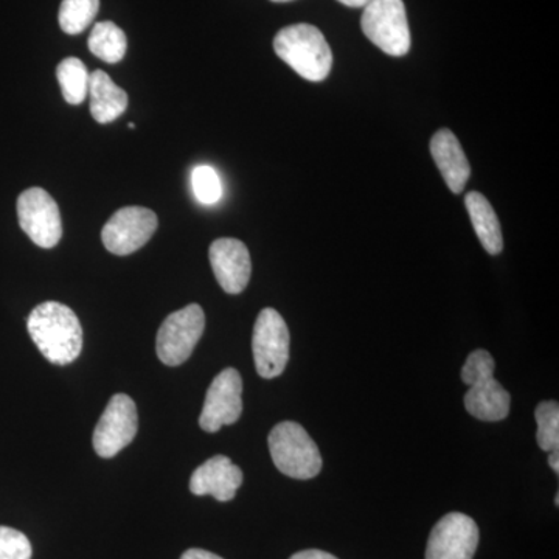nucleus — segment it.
I'll return each instance as SVG.
<instances>
[{
    "label": "nucleus",
    "instance_id": "nucleus-8",
    "mask_svg": "<svg viewBox=\"0 0 559 559\" xmlns=\"http://www.w3.org/2000/svg\"><path fill=\"white\" fill-rule=\"evenodd\" d=\"M138 406L131 396L119 393L109 400L108 406L94 430V450L102 459H112L138 436Z\"/></svg>",
    "mask_w": 559,
    "mask_h": 559
},
{
    "label": "nucleus",
    "instance_id": "nucleus-2",
    "mask_svg": "<svg viewBox=\"0 0 559 559\" xmlns=\"http://www.w3.org/2000/svg\"><path fill=\"white\" fill-rule=\"evenodd\" d=\"M274 50L280 60L312 83L325 80L333 68L329 43L314 25L296 24L283 28L275 36Z\"/></svg>",
    "mask_w": 559,
    "mask_h": 559
},
{
    "label": "nucleus",
    "instance_id": "nucleus-18",
    "mask_svg": "<svg viewBox=\"0 0 559 559\" xmlns=\"http://www.w3.org/2000/svg\"><path fill=\"white\" fill-rule=\"evenodd\" d=\"M87 46L95 57L108 64H116L127 55L128 39L119 25L105 21L94 25L90 39H87Z\"/></svg>",
    "mask_w": 559,
    "mask_h": 559
},
{
    "label": "nucleus",
    "instance_id": "nucleus-20",
    "mask_svg": "<svg viewBox=\"0 0 559 559\" xmlns=\"http://www.w3.org/2000/svg\"><path fill=\"white\" fill-rule=\"evenodd\" d=\"M100 10V0H62L60 7L61 31L68 35H80L86 31Z\"/></svg>",
    "mask_w": 559,
    "mask_h": 559
},
{
    "label": "nucleus",
    "instance_id": "nucleus-25",
    "mask_svg": "<svg viewBox=\"0 0 559 559\" xmlns=\"http://www.w3.org/2000/svg\"><path fill=\"white\" fill-rule=\"evenodd\" d=\"M180 559H223L218 555L212 554V551L202 549H190L180 557Z\"/></svg>",
    "mask_w": 559,
    "mask_h": 559
},
{
    "label": "nucleus",
    "instance_id": "nucleus-26",
    "mask_svg": "<svg viewBox=\"0 0 559 559\" xmlns=\"http://www.w3.org/2000/svg\"><path fill=\"white\" fill-rule=\"evenodd\" d=\"M337 2L344 3V5L352 7V9H364L370 0H337Z\"/></svg>",
    "mask_w": 559,
    "mask_h": 559
},
{
    "label": "nucleus",
    "instance_id": "nucleus-27",
    "mask_svg": "<svg viewBox=\"0 0 559 559\" xmlns=\"http://www.w3.org/2000/svg\"><path fill=\"white\" fill-rule=\"evenodd\" d=\"M559 450H555V451H551L550 452V455H549V465H550V468L555 471V473L558 474V471H559Z\"/></svg>",
    "mask_w": 559,
    "mask_h": 559
},
{
    "label": "nucleus",
    "instance_id": "nucleus-12",
    "mask_svg": "<svg viewBox=\"0 0 559 559\" xmlns=\"http://www.w3.org/2000/svg\"><path fill=\"white\" fill-rule=\"evenodd\" d=\"M242 414V380L238 370L226 369L212 381L202 407L200 426L209 433L235 425Z\"/></svg>",
    "mask_w": 559,
    "mask_h": 559
},
{
    "label": "nucleus",
    "instance_id": "nucleus-22",
    "mask_svg": "<svg viewBox=\"0 0 559 559\" xmlns=\"http://www.w3.org/2000/svg\"><path fill=\"white\" fill-rule=\"evenodd\" d=\"M191 187L202 204H215L223 193L218 173L207 165L194 168L191 173Z\"/></svg>",
    "mask_w": 559,
    "mask_h": 559
},
{
    "label": "nucleus",
    "instance_id": "nucleus-5",
    "mask_svg": "<svg viewBox=\"0 0 559 559\" xmlns=\"http://www.w3.org/2000/svg\"><path fill=\"white\" fill-rule=\"evenodd\" d=\"M364 35L390 57L411 50V31L403 0H370L360 20Z\"/></svg>",
    "mask_w": 559,
    "mask_h": 559
},
{
    "label": "nucleus",
    "instance_id": "nucleus-21",
    "mask_svg": "<svg viewBox=\"0 0 559 559\" xmlns=\"http://www.w3.org/2000/svg\"><path fill=\"white\" fill-rule=\"evenodd\" d=\"M538 432L536 440L540 450L551 452L559 450V404L558 401H543L535 411Z\"/></svg>",
    "mask_w": 559,
    "mask_h": 559
},
{
    "label": "nucleus",
    "instance_id": "nucleus-13",
    "mask_svg": "<svg viewBox=\"0 0 559 559\" xmlns=\"http://www.w3.org/2000/svg\"><path fill=\"white\" fill-rule=\"evenodd\" d=\"M213 274L227 294H240L249 285L252 261L245 242L235 238H219L209 250Z\"/></svg>",
    "mask_w": 559,
    "mask_h": 559
},
{
    "label": "nucleus",
    "instance_id": "nucleus-10",
    "mask_svg": "<svg viewBox=\"0 0 559 559\" xmlns=\"http://www.w3.org/2000/svg\"><path fill=\"white\" fill-rule=\"evenodd\" d=\"M157 215L145 207L117 210L102 230V241L110 253L130 255L143 248L157 230Z\"/></svg>",
    "mask_w": 559,
    "mask_h": 559
},
{
    "label": "nucleus",
    "instance_id": "nucleus-7",
    "mask_svg": "<svg viewBox=\"0 0 559 559\" xmlns=\"http://www.w3.org/2000/svg\"><path fill=\"white\" fill-rule=\"evenodd\" d=\"M290 336L285 319L274 308H264L253 326L252 352L257 373L264 380L277 378L289 360Z\"/></svg>",
    "mask_w": 559,
    "mask_h": 559
},
{
    "label": "nucleus",
    "instance_id": "nucleus-16",
    "mask_svg": "<svg viewBox=\"0 0 559 559\" xmlns=\"http://www.w3.org/2000/svg\"><path fill=\"white\" fill-rule=\"evenodd\" d=\"M91 114L95 121L106 124L119 119L128 108V94L117 86L108 73L95 70L90 76Z\"/></svg>",
    "mask_w": 559,
    "mask_h": 559
},
{
    "label": "nucleus",
    "instance_id": "nucleus-28",
    "mask_svg": "<svg viewBox=\"0 0 559 559\" xmlns=\"http://www.w3.org/2000/svg\"><path fill=\"white\" fill-rule=\"evenodd\" d=\"M272 2L285 3V2H293V0H272Z\"/></svg>",
    "mask_w": 559,
    "mask_h": 559
},
{
    "label": "nucleus",
    "instance_id": "nucleus-1",
    "mask_svg": "<svg viewBox=\"0 0 559 559\" xmlns=\"http://www.w3.org/2000/svg\"><path fill=\"white\" fill-rule=\"evenodd\" d=\"M27 329L44 358L68 366L83 349V329L75 312L60 301H44L31 312Z\"/></svg>",
    "mask_w": 559,
    "mask_h": 559
},
{
    "label": "nucleus",
    "instance_id": "nucleus-14",
    "mask_svg": "<svg viewBox=\"0 0 559 559\" xmlns=\"http://www.w3.org/2000/svg\"><path fill=\"white\" fill-rule=\"evenodd\" d=\"M242 485V471L226 455H215L202 463L190 479L194 496H213L219 502H229Z\"/></svg>",
    "mask_w": 559,
    "mask_h": 559
},
{
    "label": "nucleus",
    "instance_id": "nucleus-17",
    "mask_svg": "<svg viewBox=\"0 0 559 559\" xmlns=\"http://www.w3.org/2000/svg\"><path fill=\"white\" fill-rule=\"evenodd\" d=\"M465 205L481 246L491 255H499L503 250V237L492 205L479 191H469L465 198Z\"/></svg>",
    "mask_w": 559,
    "mask_h": 559
},
{
    "label": "nucleus",
    "instance_id": "nucleus-9",
    "mask_svg": "<svg viewBox=\"0 0 559 559\" xmlns=\"http://www.w3.org/2000/svg\"><path fill=\"white\" fill-rule=\"evenodd\" d=\"M17 218L21 229L39 248L51 249L61 241L60 207L46 190L33 187L21 193L17 200Z\"/></svg>",
    "mask_w": 559,
    "mask_h": 559
},
{
    "label": "nucleus",
    "instance_id": "nucleus-19",
    "mask_svg": "<svg viewBox=\"0 0 559 559\" xmlns=\"http://www.w3.org/2000/svg\"><path fill=\"white\" fill-rule=\"evenodd\" d=\"M90 76L84 62L79 58H66L57 69V79L60 83L62 97L69 105H81L90 92Z\"/></svg>",
    "mask_w": 559,
    "mask_h": 559
},
{
    "label": "nucleus",
    "instance_id": "nucleus-3",
    "mask_svg": "<svg viewBox=\"0 0 559 559\" xmlns=\"http://www.w3.org/2000/svg\"><path fill=\"white\" fill-rule=\"evenodd\" d=\"M495 359L487 349H474L462 369V381L469 385L465 407L481 421H502L509 417L511 396L495 378Z\"/></svg>",
    "mask_w": 559,
    "mask_h": 559
},
{
    "label": "nucleus",
    "instance_id": "nucleus-24",
    "mask_svg": "<svg viewBox=\"0 0 559 559\" xmlns=\"http://www.w3.org/2000/svg\"><path fill=\"white\" fill-rule=\"evenodd\" d=\"M289 559H337L334 555L329 554V551L311 549V550H301L299 554L293 555Z\"/></svg>",
    "mask_w": 559,
    "mask_h": 559
},
{
    "label": "nucleus",
    "instance_id": "nucleus-11",
    "mask_svg": "<svg viewBox=\"0 0 559 559\" xmlns=\"http://www.w3.org/2000/svg\"><path fill=\"white\" fill-rule=\"evenodd\" d=\"M476 521L466 514L448 513L430 532L426 559H473L479 547Z\"/></svg>",
    "mask_w": 559,
    "mask_h": 559
},
{
    "label": "nucleus",
    "instance_id": "nucleus-6",
    "mask_svg": "<svg viewBox=\"0 0 559 559\" xmlns=\"http://www.w3.org/2000/svg\"><path fill=\"white\" fill-rule=\"evenodd\" d=\"M205 330V314L200 305L173 312L157 331L156 352L165 366L178 367L186 362Z\"/></svg>",
    "mask_w": 559,
    "mask_h": 559
},
{
    "label": "nucleus",
    "instance_id": "nucleus-23",
    "mask_svg": "<svg viewBox=\"0 0 559 559\" xmlns=\"http://www.w3.org/2000/svg\"><path fill=\"white\" fill-rule=\"evenodd\" d=\"M0 559H32V544L20 530L0 527Z\"/></svg>",
    "mask_w": 559,
    "mask_h": 559
},
{
    "label": "nucleus",
    "instance_id": "nucleus-4",
    "mask_svg": "<svg viewBox=\"0 0 559 559\" xmlns=\"http://www.w3.org/2000/svg\"><path fill=\"white\" fill-rule=\"evenodd\" d=\"M270 452L280 473L297 480H310L322 469V455L310 433L296 421H282L271 430Z\"/></svg>",
    "mask_w": 559,
    "mask_h": 559
},
{
    "label": "nucleus",
    "instance_id": "nucleus-29",
    "mask_svg": "<svg viewBox=\"0 0 559 559\" xmlns=\"http://www.w3.org/2000/svg\"><path fill=\"white\" fill-rule=\"evenodd\" d=\"M128 127H130V130H134L135 124L134 123H130V124H128Z\"/></svg>",
    "mask_w": 559,
    "mask_h": 559
},
{
    "label": "nucleus",
    "instance_id": "nucleus-15",
    "mask_svg": "<svg viewBox=\"0 0 559 559\" xmlns=\"http://www.w3.org/2000/svg\"><path fill=\"white\" fill-rule=\"evenodd\" d=\"M430 154L452 193H462L468 182L471 167L454 132L447 128L437 131L430 140Z\"/></svg>",
    "mask_w": 559,
    "mask_h": 559
}]
</instances>
